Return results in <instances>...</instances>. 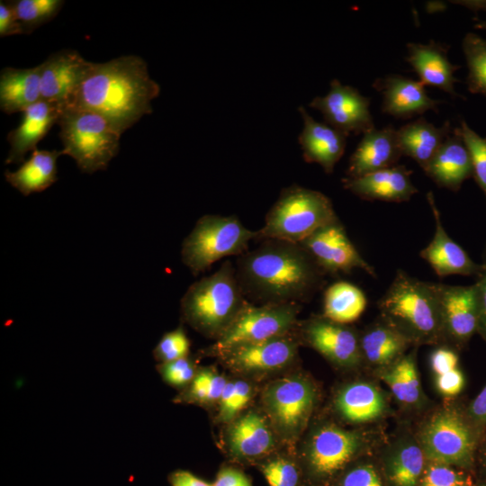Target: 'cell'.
I'll return each mask as SVG.
<instances>
[{"instance_id":"obj_1","label":"cell","mask_w":486,"mask_h":486,"mask_svg":"<svg viewBox=\"0 0 486 486\" xmlns=\"http://www.w3.org/2000/svg\"><path fill=\"white\" fill-rule=\"evenodd\" d=\"M236 274L246 299L265 304L311 299L325 284V273L299 243L264 239L238 256Z\"/></svg>"},{"instance_id":"obj_2","label":"cell","mask_w":486,"mask_h":486,"mask_svg":"<svg viewBox=\"0 0 486 486\" xmlns=\"http://www.w3.org/2000/svg\"><path fill=\"white\" fill-rule=\"evenodd\" d=\"M159 92L145 60L124 55L103 63L91 62L69 105L104 116L122 134L152 112L151 103Z\"/></svg>"},{"instance_id":"obj_3","label":"cell","mask_w":486,"mask_h":486,"mask_svg":"<svg viewBox=\"0 0 486 486\" xmlns=\"http://www.w3.org/2000/svg\"><path fill=\"white\" fill-rule=\"evenodd\" d=\"M248 302L235 266L228 260L213 274L189 286L181 300V313L196 331L217 340Z\"/></svg>"},{"instance_id":"obj_4","label":"cell","mask_w":486,"mask_h":486,"mask_svg":"<svg viewBox=\"0 0 486 486\" xmlns=\"http://www.w3.org/2000/svg\"><path fill=\"white\" fill-rule=\"evenodd\" d=\"M384 320L409 342L435 341L443 335L436 283L424 282L398 270L379 301Z\"/></svg>"},{"instance_id":"obj_5","label":"cell","mask_w":486,"mask_h":486,"mask_svg":"<svg viewBox=\"0 0 486 486\" xmlns=\"http://www.w3.org/2000/svg\"><path fill=\"white\" fill-rule=\"evenodd\" d=\"M63 155L71 157L87 174L106 169L117 155L122 133L104 116L68 105L58 122Z\"/></svg>"},{"instance_id":"obj_6","label":"cell","mask_w":486,"mask_h":486,"mask_svg":"<svg viewBox=\"0 0 486 486\" xmlns=\"http://www.w3.org/2000/svg\"><path fill=\"white\" fill-rule=\"evenodd\" d=\"M338 217L324 194L292 184L284 188L257 230L256 239H280L301 243Z\"/></svg>"},{"instance_id":"obj_7","label":"cell","mask_w":486,"mask_h":486,"mask_svg":"<svg viewBox=\"0 0 486 486\" xmlns=\"http://www.w3.org/2000/svg\"><path fill=\"white\" fill-rule=\"evenodd\" d=\"M256 236L257 230L248 229L236 215H203L183 242L182 261L198 275L223 257L248 251L249 241Z\"/></svg>"},{"instance_id":"obj_8","label":"cell","mask_w":486,"mask_h":486,"mask_svg":"<svg viewBox=\"0 0 486 486\" xmlns=\"http://www.w3.org/2000/svg\"><path fill=\"white\" fill-rule=\"evenodd\" d=\"M298 303L254 305L250 302L205 353L220 356L234 347L285 336L296 328Z\"/></svg>"},{"instance_id":"obj_9","label":"cell","mask_w":486,"mask_h":486,"mask_svg":"<svg viewBox=\"0 0 486 486\" xmlns=\"http://www.w3.org/2000/svg\"><path fill=\"white\" fill-rule=\"evenodd\" d=\"M263 404L274 431L281 439L293 443L304 429L315 400V388L299 375L279 378L263 392Z\"/></svg>"},{"instance_id":"obj_10","label":"cell","mask_w":486,"mask_h":486,"mask_svg":"<svg viewBox=\"0 0 486 486\" xmlns=\"http://www.w3.org/2000/svg\"><path fill=\"white\" fill-rule=\"evenodd\" d=\"M361 446L358 434L336 427L323 426L310 436L303 454L302 472L314 480L335 475Z\"/></svg>"},{"instance_id":"obj_11","label":"cell","mask_w":486,"mask_h":486,"mask_svg":"<svg viewBox=\"0 0 486 486\" xmlns=\"http://www.w3.org/2000/svg\"><path fill=\"white\" fill-rule=\"evenodd\" d=\"M301 244L325 274H348L362 269L376 277L374 268L361 256L349 239L339 219L318 229Z\"/></svg>"},{"instance_id":"obj_12","label":"cell","mask_w":486,"mask_h":486,"mask_svg":"<svg viewBox=\"0 0 486 486\" xmlns=\"http://www.w3.org/2000/svg\"><path fill=\"white\" fill-rule=\"evenodd\" d=\"M309 105L321 112L325 123L346 136L364 134L374 129L370 99L338 79L330 82L326 95L314 97Z\"/></svg>"},{"instance_id":"obj_13","label":"cell","mask_w":486,"mask_h":486,"mask_svg":"<svg viewBox=\"0 0 486 486\" xmlns=\"http://www.w3.org/2000/svg\"><path fill=\"white\" fill-rule=\"evenodd\" d=\"M428 457L443 464L468 465L473 453L472 434L455 413L445 411L434 416L422 434Z\"/></svg>"},{"instance_id":"obj_14","label":"cell","mask_w":486,"mask_h":486,"mask_svg":"<svg viewBox=\"0 0 486 486\" xmlns=\"http://www.w3.org/2000/svg\"><path fill=\"white\" fill-rule=\"evenodd\" d=\"M298 339L292 333L259 343L234 347L220 357L230 370L246 374L276 372L297 357Z\"/></svg>"},{"instance_id":"obj_15","label":"cell","mask_w":486,"mask_h":486,"mask_svg":"<svg viewBox=\"0 0 486 486\" xmlns=\"http://www.w3.org/2000/svg\"><path fill=\"white\" fill-rule=\"evenodd\" d=\"M296 329L302 340L327 359L340 366H354L362 357L360 336L350 327L323 315L313 317Z\"/></svg>"},{"instance_id":"obj_16","label":"cell","mask_w":486,"mask_h":486,"mask_svg":"<svg viewBox=\"0 0 486 486\" xmlns=\"http://www.w3.org/2000/svg\"><path fill=\"white\" fill-rule=\"evenodd\" d=\"M91 61L74 50L52 53L40 64L41 100L58 105H69L86 76Z\"/></svg>"},{"instance_id":"obj_17","label":"cell","mask_w":486,"mask_h":486,"mask_svg":"<svg viewBox=\"0 0 486 486\" xmlns=\"http://www.w3.org/2000/svg\"><path fill=\"white\" fill-rule=\"evenodd\" d=\"M373 86L382 93V111L400 119H409L423 114L428 110L436 112L442 101L432 99L420 81L390 75L376 79Z\"/></svg>"},{"instance_id":"obj_18","label":"cell","mask_w":486,"mask_h":486,"mask_svg":"<svg viewBox=\"0 0 486 486\" xmlns=\"http://www.w3.org/2000/svg\"><path fill=\"white\" fill-rule=\"evenodd\" d=\"M412 171L396 165L360 177L342 179L346 190L363 200L401 202L418 193L411 182Z\"/></svg>"},{"instance_id":"obj_19","label":"cell","mask_w":486,"mask_h":486,"mask_svg":"<svg viewBox=\"0 0 486 486\" xmlns=\"http://www.w3.org/2000/svg\"><path fill=\"white\" fill-rule=\"evenodd\" d=\"M428 201L435 219L436 229L432 240L421 250L420 256L429 264L438 276L480 274L483 266L474 263L444 229L432 193L428 194Z\"/></svg>"},{"instance_id":"obj_20","label":"cell","mask_w":486,"mask_h":486,"mask_svg":"<svg viewBox=\"0 0 486 486\" xmlns=\"http://www.w3.org/2000/svg\"><path fill=\"white\" fill-rule=\"evenodd\" d=\"M443 334L457 341L467 340L478 328V303L475 285L437 284Z\"/></svg>"},{"instance_id":"obj_21","label":"cell","mask_w":486,"mask_h":486,"mask_svg":"<svg viewBox=\"0 0 486 486\" xmlns=\"http://www.w3.org/2000/svg\"><path fill=\"white\" fill-rule=\"evenodd\" d=\"M401 156L396 130L392 125L381 130L374 128L364 134L351 155L346 177H360L392 167L397 165Z\"/></svg>"},{"instance_id":"obj_22","label":"cell","mask_w":486,"mask_h":486,"mask_svg":"<svg viewBox=\"0 0 486 486\" xmlns=\"http://www.w3.org/2000/svg\"><path fill=\"white\" fill-rule=\"evenodd\" d=\"M60 112L58 105L43 100L26 108L18 126L7 135L10 148L5 163H22L25 155L37 148L51 127L58 124Z\"/></svg>"},{"instance_id":"obj_23","label":"cell","mask_w":486,"mask_h":486,"mask_svg":"<svg viewBox=\"0 0 486 486\" xmlns=\"http://www.w3.org/2000/svg\"><path fill=\"white\" fill-rule=\"evenodd\" d=\"M274 429L268 419L256 411L236 418L227 431V444L232 456L241 461L261 459L274 448Z\"/></svg>"},{"instance_id":"obj_24","label":"cell","mask_w":486,"mask_h":486,"mask_svg":"<svg viewBox=\"0 0 486 486\" xmlns=\"http://www.w3.org/2000/svg\"><path fill=\"white\" fill-rule=\"evenodd\" d=\"M303 129L299 136L303 158L308 163L319 164L326 173L333 172L343 156L346 135L327 123L315 121L303 106L299 107Z\"/></svg>"},{"instance_id":"obj_25","label":"cell","mask_w":486,"mask_h":486,"mask_svg":"<svg viewBox=\"0 0 486 486\" xmlns=\"http://www.w3.org/2000/svg\"><path fill=\"white\" fill-rule=\"evenodd\" d=\"M407 49L406 60L424 86H436L453 97L458 96L454 90L458 79L454 74L459 67L449 61L448 46L430 40L428 44L408 43Z\"/></svg>"},{"instance_id":"obj_26","label":"cell","mask_w":486,"mask_h":486,"mask_svg":"<svg viewBox=\"0 0 486 486\" xmlns=\"http://www.w3.org/2000/svg\"><path fill=\"white\" fill-rule=\"evenodd\" d=\"M424 173L439 187L456 192L472 175L469 152L454 130L423 168Z\"/></svg>"},{"instance_id":"obj_27","label":"cell","mask_w":486,"mask_h":486,"mask_svg":"<svg viewBox=\"0 0 486 486\" xmlns=\"http://www.w3.org/2000/svg\"><path fill=\"white\" fill-rule=\"evenodd\" d=\"M40 64L29 68H4L0 73V108L12 114L22 112L41 100Z\"/></svg>"},{"instance_id":"obj_28","label":"cell","mask_w":486,"mask_h":486,"mask_svg":"<svg viewBox=\"0 0 486 486\" xmlns=\"http://www.w3.org/2000/svg\"><path fill=\"white\" fill-rule=\"evenodd\" d=\"M449 122L436 127L424 118L409 122L396 130L402 156L414 159L423 169L450 135Z\"/></svg>"},{"instance_id":"obj_29","label":"cell","mask_w":486,"mask_h":486,"mask_svg":"<svg viewBox=\"0 0 486 486\" xmlns=\"http://www.w3.org/2000/svg\"><path fill=\"white\" fill-rule=\"evenodd\" d=\"M62 150L35 148L15 171H5V180L23 195L40 193L57 181V160Z\"/></svg>"},{"instance_id":"obj_30","label":"cell","mask_w":486,"mask_h":486,"mask_svg":"<svg viewBox=\"0 0 486 486\" xmlns=\"http://www.w3.org/2000/svg\"><path fill=\"white\" fill-rule=\"evenodd\" d=\"M335 406L346 420L363 423L382 415L384 410V400L374 385L367 382H353L338 392Z\"/></svg>"},{"instance_id":"obj_31","label":"cell","mask_w":486,"mask_h":486,"mask_svg":"<svg viewBox=\"0 0 486 486\" xmlns=\"http://www.w3.org/2000/svg\"><path fill=\"white\" fill-rule=\"evenodd\" d=\"M366 305V296L358 286L338 281L324 292L323 316L334 322L347 325L362 315Z\"/></svg>"},{"instance_id":"obj_32","label":"cell","mask_w":486,"mask_h":486,"mask_svg":"<svg viewBox=\"0 0 486 486\" xmlns=\"http://www.w3.org/2000/svg\"><path fill=\"white\" fill-rule=\"evenodd\" d=\"M408 343L409 340L385 320L360 336L362 356L374 364H387L397 359Z\"/></svg>"},{"instance_id":"obj_33","label":"cell","mask_w":486,"mask_h":486,"mask_svg":"<svg viewBox=\"0 0 486 486\" xmlns=\"http://www.w3.org/2000/svg\"><path fill=\"white\" fill-rule=\"evenodd\" d=\"M382 379L400 401L411 404L418 400L420 383L412 355L398 360Z\"/></svg>"},{"instance_id":"obj_34","label":"cell","mask_w":486,"mask_h":486,"mask_svg":"<svg viewBox=\"0 0 486 486\" xmlns=\"http://www.w3.org/2000/svg\"><path fill=\"white\" fill-rule=\"evenodd\" d=\"M226 383L227 380L214 369H200L176 400L206 405L219 402Z\"/></svg>"},{"instance_id":"obj_35","label":"cell","mask_w":486,"mask_h":486,"mask_svg":"<svg viewBox=\"0 0 486 486\" xmlns=\"http://www.w3.org/2000/svg\"><path fill=\"white\" fill-rule=\"evenodd\" d=\"M423 467V451L418 446L409 444L392 457L389 478L394 486H417Z\"/></svg>"},{"instance_id":"obj_36","label":"cell","mask_w":486,"mask_h":486,"mask_svg":"<svg viewBox=\"0 0 486 486\" xmlns=\"http://www.w3.org/2000/svg\"><path fill=\"white\" fill-rule=\"evenodd\" d=\"M463 50L468 67L469 91L486 96V40L469 32L463 40Z\"/></svg>"},{"instance_id":"obj_37","label":"cell","mask_w":486,"mask_h":486,"mask_svg":"<svg viewBox=\"0 0 486 486\" xmlns=\"http://www.w3.org/2000/svg\"><path fill=\"white\" fill-rule=\"evenodd\" d=\"M24 33L51 21L64 4L61 0H17L12 2Z\"/></svg>"},{"instance_id":"obj_38","label":"cell","mask_w":486,"mask_h":486,"mask_svg":"<svg viewBox=\"0 0 486 486\" xmlns=\"http://www.w3.org/2000/svg\"><path fill=\"white\" fill-rule=\"evenodd\" d=\"M269 486H301L303 472L299 464L284 455L266 458L259 464Z\"/></svg>"},{"instance_id":"obj_39","label":"cell","mask_w":486,"mask_h":486,"mask_svg":"<svg viewBox=\"0 0 486 486\" xmlns=\"http://www.w3.org/2000/svg\"><path fill=\"white\" fill-rule=\"evenodd\" d=\"M252 396L251 385L244 380L227 382L219 400L218 418L230 423L246 407Z\"/></svg>"},{"instance_id":"obj_40","label":"cell","mask_w":486,"mask_h":486,"mask_svg":"<svg viewBox=\"0 0 486 486\" xmlns=\"http://www.w3.org/2000/svg\"><path fill=\"white\" fill-rule=\"evenodd\" d=\"M462 138L471 158L472 175L486 196V138H482L462 120L454 129Z\"/></svg>"},{"instance_id":"obj_41","label":"cell","mask_w":486,"mask_h":486,"mask_svg":"<svg viewBox=\"0 0 486 486\" xmlns=\"http://www.w3.org/2000/svg\"><path fill=\"white\" fill-rule=\"evenodd\" d=\"M190 340L183 327L166 332L153 350L156 360L166 363L188 356Z\"/></svg>"},{"instance_id":"obj_42","label":"cell","mask_w":486,"mask_h":486,"mask_svg":"<svg viewBox=\"0 0 486 486\" xmlns=\"http://www.w3.org/2000/svg\"><path fill=\"white\" fill-rule=\"evenodd\" d=\"M157 368L165 382L184 389L191 383L198 371L194 362L188 356L160 363Z\"/></svg>"},{"instance_id":"obj_43","label":"cell","mask_w":486,"mask_h":486,"mask_svg":"<svg viewBox=\"0 0 486 486\" xmlns=\"http://www.w3.org/2000/svg\"><path fill=\"white\" fill-rule=\"evenodd\" d=\"M421 486H472V480L447 464L436 463L428 466Z\"/></svg>"},{"instance_id":"obj_44","label":"cell","mask_w":486,"mask_h":486,"mask_svg":"<svg viewBox=\"0 0 486 486\" xmlns=\"http://www.w3.org/2000/svg\"><path fill=\"white\" fill-rule=\"evenodd\" d=\"M338 486H382V483L370 465H359L345 473Z\"/></svg>"},{"instance_id":"obj_45","label":"cell","mask_w":486,"mask_h":486,"mask_svg":"<svg viewBox=\"0 0 486 486\" xmlns=\"http://www.w3.org/2000/svg\"><path fill=\"white\" fill-rule=\"evenodd\" d=\"M430 365L436 376L458 368V356L448 347H438L430 356Z\"/></svg>"},{"instance_id":"obj_46","label":"cell","mask_w":486,"mask_h":486,"mask_svg":"<svg viewBox=\"0 0 486 486\" xmlns=\"http://www.w3.org/2000/svg\"><path fill=\"white\" fill-rule=\"evenodd\" d=\"M12 2H0V36L23 34Z\"/></svg>"},{"instance_id":"obj_47","label":"cell","mask_w":486,"mask_h":486,"mask_svg":"<svg viewBox=\"0 0 486 486\" xmlns=\"http://www.w3.org/2000/svg\"><path fill=\"white\" fill-rule=\"evenodd\" d=\"M464 378L462 372L455 368L448 373L436 376L438 392L445 396H455L463 389Z\"/></svg>"},{"instance_id":"obj_48","label":"cell","mask_w":486,"mask_h":486,"mask_svg":"<svg viewBox=\"0 0 486 486\" xmlns=\"http://www.w3.org/2000/svg\"><path fill=\"white\" fill-rule=\"evenodd\" d=\"M212 486H252V483L239 469L225 466L218 472Z\"/></svg>"},{"instance_id":"obj_49","label":"cell","mask_w":486,"mask_h":486,"mask_svg":"<svg viewBox=\"0 0 486 486\" xmlns=\"http://www.w3.org/2000/svg\"><path fill=\"white\" fill-rule=\"evenodd\" d=\"M478 282L474 284L478 303V328H482L486 334V264L482 265Z\"/></svg>"},{"instance_id":"obj_50","label":"cell","mask_w":486,"mask_h":486,"mask_svg":"<svg viewBox=\"0 0 486 486\" xmlns=\"http://www.w3.org/2000/svg\"><path fill=\"white\" fill-rule=\"evenodd\" d=\"M171 486H212V483L184 470H176L168 476Z\"/></svg>"},{"instance_id":"obj_51","label":"cell","mask_w":486,"mask_h":486,"mask_svg":"<svg viewBox=\"0 0 486 486\" xmlns=\"http://www.w3.org/2000/svg\"><path fill=\"white\" fill-rule=\"evenodd\" d=\"M470 411L473 418L479 420H486V385L473 400Z\"/></svg>"},{"instance_id":"obj_52","label":"cell","mask_w":486,"mask_h":486,"mask_svg":"<svg viewBox=\"0 0 486 486\" xmlns=\"http://www.w3.org/2000/svg\"><path fill=\"white\" fill-rule=\"evenodd\" d=\"M474 27L477 28V29H484V30H486V21H481V22L475 23Z\"/></svg>"}]
</instances>
